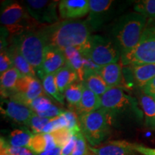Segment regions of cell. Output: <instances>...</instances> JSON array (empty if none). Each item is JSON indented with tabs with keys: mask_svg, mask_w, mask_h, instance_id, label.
Returning a JSON list of instances; mask_svg holds the SVG:
<instances>
[{
	"mask_svg": "<svg viewBox=\"0 0 155 155\" xmlns=\"http://www.w3.org/2000/svg\"><path fill=\"white\" fill-rule=\"evenodd\" d=\"M46 46L63 50L68 48L79 50L91 35V29L86 21L68 19L39 28Z\"/></svg>",
	"mask_w": 155,
	"mask_h": 155,
	"instance_id": "1",
	"label": "cell"
},
{
	"mask_svg": "<svg viewBox=\"0 0 155 155\" xmlns=\"http://www.w3.org/2000/svg\"><path fill=\"white\" fill-rule=\"evenodd\" d=\"M148 19L137 12L122 15L110 31L109 38L121 53V57L132 50L139 43L147 28Z\"/></svg>",
	"mask_w": 155,
	"mask_h": 155,
	"instance_id": "2",
	"label": "cell"
},
{
	"mask_svg": "<svg viewBox=\"0 0 155 155\" xmlns=\"http://www.w3.org/2000/svg\"><path fill=\"white\" fill-rule=\"evenodd\" d=\"M101 98V108L109 114L114 124L121 118H133L141 121L144 117L137 100L119 87L110 88Z\"/></svg>",
	"mask_w": 155,
	"mask_h": 155,
	"instance_id": "3",
	"label": "cell"
},
{
	"mask_svg": "<svg viewBox=\"0 0 155 155\" xmlns=\"http://www.w3.org/2000/svg\"><path fill=\"white\" fill-rule=\"evenodd\" d=\"M81 131L91 147L102 144L111 131L113 121L105 109H100L91 113L78 116Z\"/></svg>",
	"mask_w": 155,
	"mask_h": 155,
	"instance_id": "4",
	"label": "cell"
},
{
	"mask_svg": "<svg viewBox=\"0 0 155 155\" xmlns=\"http://www.w3.org/2000/svg\"><path fill=\"white\" fill-rule=\"evenodd\" d=\"M11 45H14L32 65L36 73L40 71L46 44L39 28L26 30L12 35Z\"/></svg>",
	"mask_w": 155,
	"mask_h": 155,
	"instance_id": "5",
	"label": "cell"
},
{
	"mask_svg": "<svg viewBox=\"0 0 155 155\" xmlns=\"http://www.w3.org/2000/svg\"><path fill=\"white\" fill-rule=\"evenodd\" d=\"M78 50L100 67L116 63L121 60V53L111 39L99 35H91L86 43Z\"/></svg>",
	"mask_w": 155,
	"mask_h": 155,
	"instance_id": "6",
	"label": "cell"
},
{
	"mask_svg": "<svg viewBox=\"0 0 155 155\" xmlns=\"http://www.w3.org/2000/svg\"><path fill=\"white\" fill-rule=\"evenodd\" d=\"M0 22L2 26L11 36L24 31L34 30L40 25L28 14L22 3L7 2L2 7Z\"/></svg>",
	"mask_w": 155,
	"mask_h": 155,
	"instance_id": "7",
	"label": "cell"
},
{
	"mask_svg": "<svg viewBox=\"0 0 155 155\" xmlns=\"http://www.w3.org/2000/svg\"><path fill=\"white\" fill-rule=\"evenodd\" d=\"M123 65L155 63V26L147 27L138 45L121 57Z\"/></svg>",
	"mask_w": 155,
	"mask_h": 155,
	"instance_id": "8",
	"label": "cell"
},
{
	"mask_svg": "<svg viewBox=\"0 0 155 155\" xmlns=\"http://www.w3.org/2000/svg\"><path fill=\"white\" fill-rule=\"evenodd\" d=\"M60 1L49 0H26L22 2L28 14L37 22L43 26L59 22L57 7Z\"/></svg>",
	"mask_w": 155,
	"mask_h": 155,
	"instance_id": "9",
	"label": "cell"
},
{
	"mask_svg": "<svg viewBox=\"0 0 155 155\" xmlns=\"http://www.w3.org/2000/svg\"><path fill=\"white\" fill-rule=\"evenodd\" d=\"M90 10L86 22L91 30L102 28L112 19L117 10V2L113 0H89Z\"/></svg>",
	"mask_w": 155,
	"mask_h": 155,
	"instance_id": "10",
	"label": "cell"
},
{
	"mask_svg": "<svg viewBox=\"0 0 155 155\" xmlns=\"http://www.w3.org/2000/svg\"><path fill=\"white\" fill-rule=\"evenodd\" d=\"M44 88L38 78L22 76L17 84L16 92L10 98L29 106L31 102L44 96Z\"/></svg>",
	"mask_w": 155,
	"mask_h": 155,
	"instance_id": "11",
	"label": "cell"
},
{
	"mask_svg": "<svg viewBox=\"0 0 155 155\" xmlns=\"http://www.w3.org/2000/svg\"><path fill=\"white\" fill-rule=\"evenodd\" d=\"M66 65L63 50L53 46H46L45 48L42 65L37 75L41 80L45 75L57 72L59 69Z\"/></svg>",
	"mask_w": 155,
	"mask_h": 155,
	"instance_id": "12",
	"label": "cell"
},
{
	"mask_svg": "<svg viewBox=\"0 0 155 155\" xmlns=\"http://www.w3.org/2000/svg\"><path fill=\"white\" fill-rule=\"evenodd\" d=\"M1 111L9 119L27 126L34 113L28 106L12 98L2 101Z\"/></svg>",
	"mask_w": 155,
	"mask_h": 155,
	"instance_id": "13",
	"label": "cell"
},
{
	"mask_svg": "<svg viewBox=\"0 0 155 155\" xmlns=\"http://www.w3.org/2000/svg\"><path fill=\"white\" fill-rule=\"evenodd\" d=\"M92 155H137L134 144L123 140L108 141L99 146L89 147Z\"/></svg>",
	"mask_w": 155,
	"mask_h": 155,
	"instance_id": "14",
	"label": "cell"
},
{
	"mask_svg": "<svg viewBox=\"0 0 155 155\" xmlns=\"http://www.w3.org/2000/svg\"><path fill=\"white\" fill-rule=\"evenodd\" d=\"M58 10L63 19H76L89 13L88 0H62L59 2Z\"/></svg>",
	"mask_w": 155,
	"mask_h": 155,
	"instance_id": "15",
	"label": "cell"
},
{
	"mask_svg": "<svg viewBox=\"0 0 155 155\" xmlns=\"http://www.w3.org/2000/svg\"><path fill=\"white\" fill-rule=\"evenodd\" d=\"M28 107L34 113L47 119H53L61 116L64 111L63 109L54 105L51 100L45 95L31 102Z\"/></svg>",
	"mask_w": 155,
	"mask_h": 155,
	"instance_id": "16",
	"label": "cell"
},
{
	"mask_svg": "<svg viewBox=\"0 0 155 155\" xmlns=\"http://www.w3.org/2000/svg\"><path fill=\"white\" fill-rule=\"evenodd\" d=\"M101 108V98L89 90L83 85V91L82 98L78 105L73 111L78 116L91 113Z\"/></svg>",
	"mask_w": 155,
	"mask_h": 155,
	"instance_id": "17",
	"label": "cell"
},
{
	"mask_svg": "<svg viewBox=\"0 0 155 155\" xmlns=\"http://www.w3.org/2000/svg\"><path fill=\"white\" fill-rule=\"evenodd\" d=\"M6 50L11 56L14 67L19 71L21 77L32 76L38 78L35 69L25 59L24 56L19 53V50L14 45H10L7 48H6Z\"/></svg>",
	"mask_w": 155,
	"mask_h": 155,
	"instance_id": "18",
	"label": "cell"
},
{
	"mask_svg": "<svg viewBox=\"0 0 155 155\" xmlns=\"http://www.w3.org/2000/svg\"><path fill=\"white\" fill-rule=\"evenodd\" d=\"M66 65L77 74L78 79L83 82L85 77V68L83 57L80 52L75 48H68L63 50Z\"/></svg>",
	"mask_w": 155,
	"mask_h": 155,
	"instance_id": "19",
	"label": "cell"
},
{
	"mask_svg": "<svg viewBox=\"0 0 155 155\" xmlns=\"http://www.w3.org/2000/svg\"><path fill=\"white\" fill-rule=\"evenodd\" d=\"M56 144L50 134H34L27 148L35 154L39 155L46 151L55 149Z\"/></svg>",
	"mask_w": 155,
	"mask_h": 155,
	"instance_id": "20",
	"label": "cell"
},
{
	"mask_svg": "<svg viewBox=\"0 0 155 155\" xmlns=\"http://www.w3.org/2000/svg\"><path fill=\"white\" fill-rule=\"evenodd\" d=\"M21 75L15 67L1 74V94L4 98H10L16 92L17 84Z\"/></svg>",
	"mask_w": 155,
	"mask_h": 155,
	"instance_id": "21",
	"label": "cell"
},
{
	"mask_svg": "<svg viewBox=\"0 0 155 155\" xmlns=\"http://www.w3.org/2000/svg\"><path fill=\"white\" fill-rule=\"evenodd\" d=\"M131 73L135 84L142 88L155 77V63L131 65Z\"/></svg>",
	"mask_w": 155,
	"mask_h": 155,
	"instance_id": "22",
	"label": "cell"
},
{
	"mask_svg": "<svg viewBox=\"0 0 155 155\" xmlns=\"http://www.w3.org/2000/svg\"><path fill=\"white\" fill-rule=\"evenodd\" d=\"M98 73L111 88L119 87L123 79L121 66L118 63L101 67Z\"/></svg>",
	"mask_w": 155,
	"mask_h": 155,
	"instance_id": "23",
	"label": "cell"
},
{
	"mask_svg": "<svg viewBox=\"0 0 155 155\" xmlns=\"http://www.w3.org/2000/svg\"><path fill=\"white\" fill-rule=\"evenodd\" d=\"M55 78L58 89L63 95L71 85L78 81L76 73L67 65L55 73Z\"/></svg>",
	"mask_w": 155,
	"mask_h": 155,
	"instance_id": "24",
	"label": "cell"
},
{
	"mask_svg": "<svg viewBox=\"0 0 155 155\" xmlns=\"http://www.w3.org/2000/svg\"><path fill=\"white\" fill-rule=\"evenodd\" d=\"M82 83L84 86L99 96H102L111 88L97 73H86Z\"/></svg>",
	"mask_w": 155,
	"mask_h": 155,
	"instance_id": "25",
	"label": "cell"
},
{
	"mask_svg": "<svg viewBox=\"0 0 155 155\" xmlns=\"http://www.w3.org/2000/svg\"><path fill=\"white\" fill-rule=\"evenodd\" d=\"M139 104L144 113L146 125L155 127V98L142 94L139 96Z\"/></svg>",
	"mask_w": 155,
	"mask_h": 155,
	"instance_id": "26",
	"label": "cell"
},
{
	"mask_svg": "<svg viewBox=\"0 0 155 155\" xmlns=\"http://www.w3.org/2000/svg\"><path fill=\"white\" fill-rule=\"evenodd\" d=\"M33 132L25 128L15 129L9 133L7 141L9 145L16 147H28L33 136Z\"/></svg>",
	"mask_w": 155,
	"mask_h": 155,
	"instance_id": "27",
	"label": "cell"
},
{
	"mask_svg": "<svg viewBox=\"0 0 155 155\" xmlns=\"http://www.w3.org/2000/svg\"><path fill=\"white\" fill-rule=\"evenodd\" d=\"M83 91V83L78 81L71 85L64 93V96L71 111H74L75 108L80 103L82 98Z\"/></svg>",
	"mask_w": 155,
	"mask_h": 155,
	"instance_id": "28",
	"label": "cell"
},
{
	"mask_svg": "<svg viewBox=\"0 0 155 155\" xmlns=\"http://www.w3.org/2000/svg\"><path fill=\"white\" fill-rule=\"evenodd\" d=\"M45 92L62 105L65 104V96L60 92L55 81V73L45 75L42 80Z\"/></svg>",
	"mask_w": 155,
	"mask_h": 155,
	"instance_id": "29",
	"label": "cell"
},
{
	"mask_svg": "<svg viewBox=\"0 0 155 155\" xmlns=\"http://www.w3.org/2000/svg\"><path fill=\"white\" fill-rule=\"evenodd\" d=\"M134 10L149 20L155 19V0H139L134 2Z\"/></svg>",
	"mask_w": 155,
	"mask_h": 155,
	"instance_id": "30",
	"label": "cell"
},
{
	"mask_svg": "<svg viewBox=\"0 0 155 155\" xmlns=\"http://www.w3.org/2000/svg\"><path fill=\"white\" fill-rule=\"evenodd\" d=\"M0 144V155H36L26 147L11 146L2 137Z\"/></svg>",
	"mask_w": 155,
	"mask_h": 155,
	"instance_id": "31",
	"label": "cell"
},
{
	"mask_svg": "<svg viewBox=\"0 0 155 155\" xmlns=\"http://www.w3.org/2000/svg\"><path fill=\"white\" fill-rule=\"evenodd\" d=\"M74 136L75 137V145L71 155H92L89 147L87 144L88 141L82 131L77 133Z\"/></svg>",
	"mask_w": 155,
	"mask_h": 155,
	"instance_id": "32",
	"label": "cell"
},
{
	"mask_svg": "<svg viewBox=\"0 0 155 155\" xmlns=\"http://www.w3.org/2000/svg\"><path fill=\"white\" fill-rule=\"evenodd\" d=\"M63 115L67 121V129L71 131L73 135L81 131L79 117L76 113L71 110H64Z\"/></svg>",
	"mask_w": 155,
	"mask_h": 155,
	"instance_id": "33",
	"label": "cell"
},
{
	"mask_svg": "<svg viewBox=\"0 0 155 155\" xmlns=\"http://www.w3.org/2000/svg\"><path fill=\"white\" fill-rule=\"evenodd\" d=\"M50 134L53 136L56 146L61 149L68 142V141L73 136L66 127L58 129L50 133Z\"/></svg>",
	"mask_w": 155,
	"mask_h": 155,
	"instance_id": "34",
	"label": "cell"
},
{
	"mask_svg": "<svg viewBox=\"0 0 155 155\" xmlns=\"http://www.w3.org/2000/svg\"><path fill=\"white\" fill-rule=\"evenodd\" d=\"M51 119H47L40 116L35 113H33L29 122L28 127H30L33 134L42 133L44 128L49 123Z\"/></svg>",
	"mask_w": 155,
	"mask_h": 155,
	"instance_id": "35",
	"label": "cell"
},
{
	"mask_svg": "<svg viewBox=\"0 0 155 155\" xmlns=\"http://www.w3.org/2000/svg\"><path fill=\"white\" fill-rule=\"evenodd\" d=\"M14 67L12 60L7 50H1L0 54V73L2 74L8 70Z\"/></svg>",
	"mask_w": 155,
	"mask_h": 155,
	"instance_id": "36",
	"label": "cell"
},
{
	"mask_svg": "<svg viewBox=\"0 0 155 155\" xmlns=\"http://www.w3.org/2000/svg\"><path fill=\"white\" fill-rule=\"evenodd\" d=\"M143 94L155 98V77L141 88Z\"/></svg>",
	"mask_w": 155,
	"mask_h": 155,
	"instance_id": "37",
	"label": "cell"
},
{
	"mask_svg": "<svg viewBox=\"0 0 155 155\" xmlns=\"http://www.w3.org/2000/svg\"><path fill=\"white\" fill-rule=\"evenodd\" d=\"M134 147L137 152L141 155H155V148H150L138 144H134Z\"/></svg>",
	"mask_w": 155,
	"mask_h": 155,
	"instance_id": "38",
	"label": "cell"
},
{
	"mask_svg": "<svg viewBox=\"0 0 155 155\" xmlns=\"http://www.w3.org/2000/svg\"><path fill=\"white\" fill-rule=\"evenodd\" d=\"M75 137L73 135L68 142L62 148L61 155H71L75 148Z\"/></svg>",
	"mask_w": 155,
	"mask_h": 155,
	"instance_id": "39",
	"label": "cell"
},
{
	"mask_svg": "<svg viewBox=\"0 0 155 155\" xmlns=\"http://www.w3.org/2000/svg\"><path fill=\"white\" fill-rule=\"evenodd\" d=\"M61 150H62L61 148L57 147H55V149L46 151V152L42 153V154H40L39 155H61Z\"/></svg>",
	"mask_w": 155,
	"mask_h": 155,
	"instance_id": "40",
	"label": "cell"
},
{
	"mask_svg": "<svg viewBox=\"0 0 155 155\" xmlns=\"http://www.w3.org/2000/svg\"><path fill=\"white\" fill-rule=\"evenodd\" d=\"M155 26V19H150L147 22V27H154Z\"/></svg>",
	"mask_w": 155,
	"mask_h": 155,
	"instance_id": "41",
	"label": "cell"
}]
</instances>
